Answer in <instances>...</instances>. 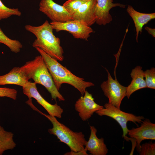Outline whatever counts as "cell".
<instances>
[{"instance_id":"10","label":"cell","mask_w":155,"mask_h":155,"mask_svg":"<svg viewBox=\"0 0 155 155\" xmlns=\"http://www.w3.org/2000/svg\"><path fill=\"white\" fill-rule=\"evenodd\" d=\"M84 94L76 102L75 108L81 119L85 121L90 118L94 113L104 106L96 103L92 94L87 91H86Z\"/></svg>"},{"instance_id":"14","label":"cell","mask_w":155,"mask_h":155,"mask_svg":"<svg viewBox=\"0 0 155 155\" xmlns=\"http://www.w3.org/2000/svg\"><path fill=\"white\" fill-rule=\"evenodd\" d=\"M30 80L24 69L15 67L8 73L0 76V85L12 84L23 87Z\"/></svg>"},{"instance_id":"12","label":"cell","mask_w":155,"mask_h":155,"mask_svg":"<svg viewBox=\"0 0 155 155\" xmlns=\"http://www.w3.org/2000/svg\"><path fill=\"white\" fill-rule=\"evenodd\" d=\"M96 0H88L82 4L72 15V19L90 26L96 22Z\"/></svg>"},{"instance_id":"3","label":"cell","mask_w":155,"mask_h":155,"mask_svg":"<svg viewBox=\"0 0 155 155\" xmlns=\"http://www.w3.org/2000/svg\"><path fill=\"white\" fill-rule=\"evenodd\" d=\"M30 79L36 84L44 87L51 94L52 99L64 101L65 99L56 88L47 66L42 56L36 57L33 60L26 62L22 66Z\"/></svg>"},{"instance_id":"26","label":"cell","mask_w":155,"mask_h":155,"mask_svg":"<svg viewBox=\"0 0 155 155\" xmlns=\"http://www.w3.org/2000/svg\"><path fill=\"white\" fill-rule=\"evenodd\" d=\"M145 29L148 31L149 34L152 35L154 38L155 37V29L146 27Z\"/></svg>"},{"instance_id":"24","label":"cell","mask_w":155,"mask_h":155,"mask_svg":"<svg viewBox=\"0 0 155 155\" xmlns=\"http://www.w3.org/2000/svg\"><path fill=\"white\" fill-rule=\"evenodd\" d=\"M17 91L13 88L0 87V97H7L16 100L17 98Z\"/></svg>"},{"instance_id":"8","label":"cell","mask_w":155,"mask_h":155,"mask_svg":"<svg viewBox=\"0 0 155 155\" xmlns=\"http://www.w3.org/2000/svg\"><path fill=\"white\" fill-rule=\"evenodd\" d=\"M24 94L30 99H35L38 103L42 106L52 116L61 118L63 110L57 103L52 104L46 100L37 90L36 84L34 82L29 81L22 87Z\"/></svg>"},{"instance_id":"16","label":"cell","mask_w":155,"mask_h":155,"mask_svg":"<svg viewBox=\"0 0 155 155\" xmlns=\"http://www.w3.org/2000/svg\"><path fill=\"white\" fill-rule=\"evenodd\" d=\"M127 11L132 18L135 26L136 32V40L138 42V38L140 32H142L143 26L152 19L155 18V13H144L135 10L131 5H128Z\"/></svg>"},{"instance_id":"2","label":"cell","mask_w":155,"mask_h":155,"mask_svg":"<svg viewBox=\"0 0 155 155\" xmlns=\"http://www.w3.org/2000/svg\"><path fill=\"white\" fill-rule=\"evenodd\" d=\"M25 28L36 37L32 44L33 47L40 48L57 61L63 60L64 51L60 45V40L54 34L53 29L48 20L40 26L27 25Z\"/></svg>"},{"instance_id":"23","label":"cell","mask_w":155,"mask_h":155,"mask_svg":"<svg viewBox=\"0 0 155 155\" xmlns=\"http://www.w3.org/2000/svg\"><path fill=\"white\" fill-rule=\"evenodd\" d=\"M137 151L140 155H154L155 143L150 142L144 143L140 145Z\"/></svg>"},{"instance_id":"25","label":"cell","mask_w":155,"mask_h":155,"mask_svg":"<svg viewBox=\"0 0 155 155\" xmlns=\"http://www.w3.org/2000/svg\"><path fill=\"white\" fill-rule=\"evenodd\" d=\"M87 150L85 148L77 152H74L71 151L69 152L65 153L64 155H88Z\"/></svg>"},{"instance_id":"4","label":"cell","mask_w":155,"mask_h":155,"mask_svg":"<svg viewBox=\"0 0 155 155\" xmlns=\"http://www.w3.org/2000/svg\"><path fill=\"white\" fill-rule=\"evenodd\" d=\"M33 108L45 116L52 124L53 127L48 130L49 133L55 136L60 142L66 144L71 151L77 152L84 148L87 141L82 132H74L59 122L56 117L42 113L35 106Z\"/></svg>"},{"instance_id":"6","label":"cell","mask_w":155,"mask_h":155,"mask_svg":"<svg viewBox=\"0 0 155 155\" xmlns=\"http://www.w3.org/2000/svg\"><path fill=\"white\" fill-rule=\"evenodd\" d=\"M108 79L102 82L100 87L104 95L108 99V103L120 109L123 99L126 96V87L121 85L116 79H114L108 70Z\"/></svg>"},{"instance_id":"18","label":"cell","mask_w":155,"mask_h":155,"mask_svg":"<svg viewBox=\"0 0 155 155\" xmlns=\"http://www.w3.org/2000/svg\"><path fill=\"white\" fill-rule=\"evenodd\" d=\"M14 134L5 130L0 125V155L7 150H12L16 144L13 139Z\"/></svg>"},{"instance_id":"11","label":"cell","mask_w":155,"mask_h":155,"mask_svg":"<svg viewBox=\"0 0 155 155\" xmlns=\"http://www.w3.org/2000/svg\"><path fill=\"white\" fill-rule=\"evenodd\" d=\"M137 128L129 130L127 134L131 138L136 140L137 151L139 149L141 142L146 140H155V124L149 119H146Z\"/></svg>"},{"instance_id":"15","label":"cell","mask_w":155,"mask_h":155,"mask_svg":"<svg viewBox=\"0 0 155 155\" xmlns=\"http://www.w3.org/2000/svg\"><path fill=\"white\" fill-rule=\"evenodd\" d=\"M90 135L84 148L92 155H106L108 149L103 137L98 138L96 135L97 130L93 126H90Z\"/></svg>"},{"instance_id":"20","label":"cell","mask_w":155,"mask_h":155,"mask_svg":"<svg viewBox=\"0 0 155 155\" xmlns=\"http://www.w3.org/2000/svg\"><path fill=\"white\" fill-rule=\"evenodd\" d=\"M21 13L18 8H11L7 7L0 0V21L8 18L12 16H20Z\"/></svg>"},{"instance_id":"17","label":"cell","mask_w":155,"mask_h":155,"mask_svg":"<svg viewBox=\"0 0 155 155\" xmlns=\"http://www.w3.org/2000/svg\"><path fill=\"white\" fill-rule=\"evenodd\" d=\"M144 72L142 67L139 66H137L132 70L130 75L132 80L130 84L126 87V96L128 99L134 92L147 88Z\"/></svg>"},{"instance_id":"13","label":"cell","mask_w":155,"mask_h":155,"mask_svg":"<svg viewBox=\"0 0 155 155\" xmlns=\"http://www.w3.org/2000/svg\"><path fill=\"white\" fill-rule=\"evenodd\" d=\"M113 0H96L95 14L96 22L99 25H105L109 23L113 20L109 13L112 8L119 7L124 8L125 5L120 3H113Z\"/></svg>"},{"instance_id":"22","label":"cell","mask_w":155,"mask_h":155,"mask_svg":"<svg viewBox=\"0 0 155 155\" xmlns=\"http://www.w3.org/2000/svg\"><path fill=\"white\" fill-rule=\"evenodd\" d=\"M144 77L147 88L155 89V68L152 67L144 71Z\"/></svg>"},{"instance_id":"1","label":"cell","mask_w":155,"mask_h":155,"mask_svg":"<svg viewBox=\"0 0 155 155\" xmlns=\"http://www.w3.org/2000/svg\"><path fill=\"white\" fill-rule=\"evenodd\" d=\"M35 49L43 58L58 90L63 84L66 83L76 88L83 96L87 88L94 86L93 83L86 81L84 78L73 74L40 48Z\"/></svg>"},{"instance_id":"21","label":"cell","mask_w":155,"mask_h":155,"mask_svg":"<svg viewBox=\"0 0 155 155\" xmlns=\"http://www.w3.org/2000/svg\"><path fill=\"white\" fill-rule=\"evenodd\" d=\"M88 0H68L63 5L65 8L71 16L79 7Z\"/></svg>"},{"instance_id":"19","label":"cell","mask_w":155,"mask_h":155,"mask_svg":"<svg viewBox=\"0 0 155 155\" xmlns=\"http://www.w3.org/2000/svg\"><path fill=\"white\" fill-rule=\"evenodd\" d=\"M3 44L7 46L13 52L17 53L19 52L23 46L18 40L11 39L7 37L0 28V44Z\"/></svg>"},{"instance_id":"5","label":"cell","mask_w":155,"mask_h":155,"mask_svg":"<svg viewBox=\"0 0 155 155\" xmlns=\"http://www.w3.org/2000/svg\"><path fill=\"white\" fill-rule=\"evenodd\" d=\"M98 115L106 116L115 120L121 127L123 131L122 137L126 141L129 140L127 136L129 129L127 124L132 122L137 125V123H141L145 119L143 116H136L132 113L125 112L108 103H106L104 108L95 112Z\"/></svg>"},{"instance_id":"9","label":"cell","mask_w":155,"mask_h":155,"mask_svg":"<svg viewBox=\"0 0 155 155\" xmlns=\"http://www.w3.org/2000/svg\"><path fill=\"white\" fill-rule=\"evenodd\" d=\"M39 9L52 22H63L73 20L71 15L64 6L58 4L53 0H41Z\"/></svg>"},{"instance_id":"7","label":"cell","mask_w":155,"mask_h":155,"mask_svg":"<svg viewBox=\"0 0 155 155\" xmlns=\"http://www.w3.org/2000/svg\"><path fill=\"white\" fill-rule=\"evenodd\" d=\"M50 23L53 29L56 32L67 31L75 38L88 40L90 34L94 32L90 26L76 20H72L63 22H51Z\"/></svg>"}]
</instances>
